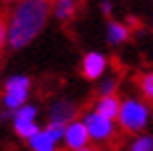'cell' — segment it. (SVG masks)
<instances>
[{
	"instance_id": "cell-2",
	"label": "cell",
	"mask_w": 153,
	"mask_h": 151,
	"mask_svg": "<svg viewBox=\"0 0 153 151\" xmlns=\"http://www.w3.org/2000/svg\"><path fill=\"white\" fill-rule=\"evenodd\" d=\"M117 119L121 123V127L127 129V131H141V129L147 125L149 113H147V107L143 105V103L133 101V99H127V101L119 107Z\"/></svg>"
},
{
	"instance_id": "cell-3",
	"label": "cell",
	"mask_w": 153,
	"mask_h": 151,
	"mask_svg": "<svg viewBox=\"0 0 153 151\" xmlns=\"http://www.w3.org/2000/svg\"><path fill=\"white\" fill-rule=\"evenodd\" d=\"M28 87H30V81L22 75L10 77L4 85V105L8 109H18L20 105H24L26 101V95H28Z\"/></svg>"
},
{
	"instance_id": "cell-13",
	"label": "cell",
	"mask_w": 153,
	"mask_h": 151,
	"mask_svg": "<svg viewBox=\"0 0 153 151\" xmlns=\"http://www.w3.org/2000/svg\"><path fill=\"white\" fill-rule=\"evenodd\" d=\"M139 89L149 101H153V73H145L139 77Z\"/></svg>"
},
{
	"instance_id": "cell-17",
	"label": "cell",
	"mask_w": 153,
	"mask_h": 151,
	"mask_svg": "<svg viewBox=\"0 0 153 151\" xmlns=\"http://www.w3.org/2000/svg\"><path fill=\"white\" fill-rule=\"evenodd\" d=\"M101 10H103V14H111V4H109L107 0H103V4H101Z\"/></svg>"
},
{
	"instance_id": "cell-9",
	"label": "cell",
	"mask_w": 153,
	"mask_h": 151,
	"mask_svg": "<svg viewBox=\"0 0 153 151\" xmlns=\"http://www.w3.org/2000/svg\"><path fill=\"white\" fill-rule=\"evenodd\" d=\"M119 101L115 95H103L99 103H97V113H101L103 117H109V119H115L119 115Z\"/></svg>"
},
{
	"instance_id": "cell-11",
	"label": "cell",
	"mask_w": 153,
	"mask_h": 151,
	"mask_svg": "<svg viewBox=\"0 0 153 151\" xmlns=\"http://www.w3.org/2000/svg\"><path fill=\"white\" fill-rule=\"evenodd\" d=\"M129 38V30L125 28L123 24L119 22H109V28H107V40L109 45H121Z\"/></svg>"
},
{
	"instance_id": "cell-12",
	"label": "cell",
	"mask_w": 153,
	"mask_h": 151,
	"mask_svg": "<svg viewBox=\"0 0 153 151\" xmlns=\"http://www.w3.org/2000/svg\"><path fill=\"white\" fill-rule=\"evenodd\" d=\"M75 12V4L73 0H54V16L61 18V20H67L71 18Z\"/></svg>"
},
{
	"instance_id": "cell-14",
	"label": "cell",
	"mask_w": 153,
	"mask_h": 151,
	"mask_svg": "<svg viewBox=\"0 0 153 151\" xmlns=\"http://www.w3.org/2000/svg\"><path fill=\"white\" fill-rule=\"evenodd\" d=\"M131 151H153V137L143 135L139 139H135L133 145H131Z\"/></svg>"
},
{
	"instance_id": "cell-5",
	"label": "cell",
	"mask_w": 153,
	"mask_h": 151,
	"mask_svg": "<svg viewBox=\"0 0 153 151\" xmlns=\"http://www.w3.org/2000/svg\"><path fill=\"white\" fill-rule=\"evenodd\" d=\"M89 139H91V135H89V131L85 127V123L73 121V123L67 125V129H65V141H67V145H69L71 149H75V151L87 149Z\"/></svg>"
},
{
	"instance_id": "cell-10",
	"label": "cell",
	"mask_w": 153,
	"mask_h": 151,
	"mask_svg": "<svg viewBox=\"0 0 153 151\" xmlns=\"http://www.w3.org/2000/svg\"><path fill=\"white\" fill-rule=\"evenodd\" d=\"M14 131L24 139H30L34 133L38 131V125L34 123V119H26V117H14Z\"/></svg>"
},
{
	"instance_id": "cell-4",
	"label": "cell",
	"mask_w": 153,
	"mask_h": 151,
	"mask_svg": "<svg viewBox=\"0 0 153 151\" xmlns=\"http://www.w3.org/2000/svg\"><path fill=\"white\" fill-rule=\"evenodd\" d=\"M113 119H109V117H103L101 113H91L85 117V127H87V131H89V135H91V139H95V141H103V139H107L111 133H113V123H111Z\"/></svg>"
},
{
	"instance_id": "cell-6",
	"label": "cell",
	"mask_w": 153,
	"mask_h": 151,
	"mask_svg": "<svg viewBox=\"0 0 153 151\" xmlns=\"http://www.w3.org/2000/svg\"><path fill=\"white\" fill-rule=\"evenodd\" d=\"M105 67H107V59L99 53H89L85 54L83 59V75L85 79L89 81H97L103 73H105Z\"/></svg>"
},
{
	"instance_id": "cell-7",
	"label": "cell",
	"mask_w": 153,
	"mask_h": 151,
	"mask_svg": "<svg viewBox=\"0 0 153 151\" xmlns=\"http://www.w3.org/2000/svg\"><path fill=\"white\" fill-rule=\"evenodd\" d=\"M75 113H76V107L73 105L71 101H67V99H61V101L53 103L51 111H48L51 121H59V123H67V121H71L73 117H75Z\"/></svg>"
},
{
	"instance_id": "cell-15",
	"label": "cell",
	"mask_w": 153,
	"mask_h": 151,
	"mask_svg": "<svg viewBox=\"0 0 153 151\" xmlns=\"http://www.w3.org/2000/svg\"><path fill=\"white\" fill-rule=\"evenodd\" d=\"M115 81L113 79H107V81H105V83L101 85V93H103V95H113V91H115Z\"/></svg>"
},
{
	"instance_id": "cell-1",
	"label": "cell",
	"mask_w": 153,
	"mask_h": 151,
	"mask_svg": "<svg viewBox=\"0 0 153 151\" xmlns=\"http://www.w3.org/2000/svg\"><path fill=\"white\" fill-rule=\"evenodd\" d=\"M46 16H48L46 0H22L8 24V45L12 48L26 46L42 30Z\"/></svg>"
},
{
	"instance_id": "cell-16",
	"label": "cell",
	"mask_w": 153,
	"mask_h": 151,
	"mask_svg": "<svg viewBox=\"0 0 153 151\" xmlns=\"http://www.w3.org/2000/svg\"><path fill=\"white\" fill-rule=\"evenodd\" d=\"M6 42H8V28H6V24L0 20V51L4 48Z\"/></svg>"
},
{
	"instance_id": "cell-8",
	"label": "cell",
	"mask_w": 153,
	"mask_h": 151,
	"mask_svg": "<svg viewBox=\"0 0 153 151\" xmlns=\"http://www.w3.org/2000/svg\"><path fill=\"white\" fill-rule=\"evenodd\" d=\"M56 143H59V141L48 133V129H45V131L38 129L36 133L28 139V145H30V149H34V151H53Z\"/></svg>"
}]
</instances>
